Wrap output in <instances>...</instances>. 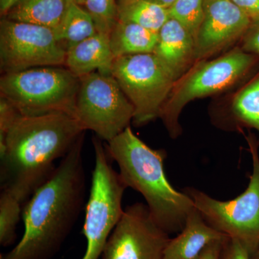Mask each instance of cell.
Listing matches in <instances>:
<instances>
[{
  "instance_id": "6da1fadb",
  "label": "cell",
  "mask_w": 259,
  "mask_h": 259,
  "mask_svg": "<svg viewBox=\"0 0 259 259\" xmlns=\"http://www.w3.org/2000/svg\"><path fill=\"white\" fill-rule=\"evenodd\" d=\"M84 135L24 204L23 237L14 248L2 253L0 259H51L61 249L84 204Z\"/></svg>"
},
{
  "instance_id": "7a4b0ae2",
  "label": "cell",
  "mask_w": 259,
  "mask_h": 259,
  "mask_svg": "<svg viewBox=\"0 0 259 259\" xmlns=\"http://www.w3.org/2000/svg\"><path fill=\"white\" fill-rule=\"evenodd\" d=\"M85 130L65 113L20 115L0 150L1 187L25 204L49 178Z\"/></svg>"
},
{
  "instance_id": "3957f363",
  "label": "cell",
  "mask_w": 259,
  "mask_h": 259,
  "mask_svg": "<svg viewBox=\"0 0 259 259\" xmlns=\"http://www.w3.org/2000/svg\"><path fill=\"white\" fill-rule=\"evenodd\" d=\"M107 144V152L119 166L124 183L142 194L155 222L169 235L180 233L195 207L190 196L168 182L166 151L150 148L131 127Z\"/></svg>"
},
{
  "instance_id": "277c9868",
  "label": "cell",
  "mask_w": 259,
  "mask_h": 259,
  "mask_svg": "<svg viewBox=\"0 0 259 259\" xmlns=\"http://www.w3.org/2000/svg\"><path fill=\"white\" fill-rule=\"evenodd\" d=\"M79 84L80 78L65 66L33 68L2 75L0 95L22 115L65 113L75 117Z\"/></svg>"
},
{
  "instance_id": "5b68a950",
  "label": "cell",
  "mask_w": 259,
  "mask_h": 259,
  "mask_svg": "<svg viewBox=\"0 0 259 259\" xmlns=\"http://www.w3.org/2000/svg\"><path fill=\"white\" fill-rule=\"evenodd\" d=\"M245 138L253 170L243 193L231 200L221 201L194 187H186L182 191L190 196L209 226L236 240L251 257L259 246V144L253 134Z\"/></svg>"
},
{
  "instance_id": "8992f818",
  "label": "cell",
  "mask_w": 259,
  "mask_h": 259,
  "mask_svg": "<svg viewBox=\"0 0 259 259\" xmlns=\"http://www.w3.org/2000/svg\"><path fill=\"white\" fill-rule=\"evenodd\" d=\"M95 168L86 205L83 234L87 248L81 259H100L107 240L120 221L127 186L112 166V158L102 140L93 138Z\"/></svg>"
},
{
  "instance_id": "52a82bcc",
  "label": "cell",
  "mask_w": 259,
  "mask_h": 259,
  "mask_svg": "<svg viewBox=\"0 0 259 259\" xmlns=\"http://www.w3.org/2000/svg\"><path fill=\"white\" fill-rule=\"evenodd\" d=\"M253 62L251 54L237 49L214 60L197 65L179 79L160 115L172 139L182 133L179 117L189 102L226 90L243 77Z\"/></svg>"
},
{
  "instance_id": "ba28073f",
  "label": "cell",
  "mask_w": 259,
  "mask_h": 259,
  "mask_svg": "<svg viewBox=\"0 0 259 259\" xmlns=\"http://www.w3.org/2000/svg\"><path fill=\"white\" fill-rule=\"evenodd\" d=\"M111 75L134 106L138 127L160 117L177 82L153 53L116 58Z\"/></svg>"
},
{
  "instance_id": "9c48e42d",
  "label": "cell",
  "mask_w": 259,
  "mask_h": 259,
  "mask_svg": "<svg viewBox=\"0 0 259 259\" xmlns=\"http://www.w3.org/2000/svg\"><path fill=\"white\" fill-rule=\"evenodd\" d=\"M134 107L111 74L98 71L80 77L75 117L85 131L109 143L134 120Z\"/></svg>"
},
{
  "instance_id": "30bf717a",
  "label": "cell",
  "mask_w": 259,
  "mask_h": 259,
  "mask_svg": "<svg viewBox=\"0 0 259 259\" xmlns=\"http://www.w3.org/2000/svg\"><path fill=\"white\" fill-rule=\"evenodd\" d=\"M66 54L53 29L5 18L0 22L2 74L45 66H65Z\"/></svg>"
},
{
  "instance_id": "8fae6325",
  "label": "cell",
  "mask_w": 259,
  "mask_h": 259,
  "mask_svg": "<svg viewBox=\"0 0 259 259\" xmlns=\"http://www.w3.org/2000/svg\"><path fill=\"white\" fill-rule=\"evenodd\" d=\"M169 234L158 226L148 206L136 202L124 209L109 237L102 259H163Z\"/></svg>"
},
{
  "instance_id": "7c38bea8",
  "label": "cell",
  "mask_w": 259,
  "mask_h": 259,
  "mask_svg": "<svg viewBox=\"0 0 259 259\" xmlns=\"http://www.w3.org/2000/svg\"><path fill=\"white\" fill-rule=\"evenodd\" d=\"M251 23L231 0H204V18L194 39V60H202L243 36Z\"/></svg>"
},
{
  "instance_id": "4fadbf2b",
  "label": "cell",
  "mask_w": 259,
  "mask_h": 259,
  "mask_svg": "<svg viewBox=\"0 0 259 259\" xmlns=\"http://www.w3.org/2000/svg\"><path fill=\"white\" fill-rule=\"evenodd\" d=\"M153 54L176 81L185 76L194 60V37L178 21L169 18L158 32Z\"/></svg>"
},
{
  "instance_id": "5bb4252c",
  "label": "cell",
  "mask_w": 259,
  "mask_h": 259,
  "mask_svg": "<svg viewBox=\"0 0 259 259\" xmlns=\"http://www.w3.org/2000/svg\"><path fill=\"white\" fill-rule=\"evenodd\" d=\"M114 60L110 38L97 32L66 51L65 67L79 78L95 71L111 74Z\"/></svg>"
},
{
  "instance_id": "9a60e30c",
  "label": "cell",
  "mask_w": 259,
  "mask_h": 259,
  "mask_svg": "<svg viewBox=\"0 0 259 259\" xmlns=\"http://www.w3.org/2000/svg\"><path fill=\"white\" fill-rule=\"evenodd\" d=\"M226 237L209 226L195 207L182 231L170 239L163 259H196L207 245Z\"/></svg>"
},
{
  "instance_id": "2e32d148",
  "label": "cell",
  "mask_w": 259,
  "mask_h": 259,
  "mask_svg": "<svg viewBox=\"0 0 259 259\" xmlns=\"http://www.w3.org/2000/svg\"><path fill=\"white\" fill-rule=\"evenodd\" d=\"M109 38L112 54L116 59L153 53L158 42V32L136 24L117 20Z\"/></svg>"
},
{
  "instance_id": "e0dca14e",
  "label": "cell",
  "mask_w": 259,
  "mask_h": 259,
  "mask_svg": "<svg viewBox=\"0 0 259 259\" xmlns=\"http://www.w3.org/2000/svg\"><path fill=\"white\" fill-rule=\"evenodd\" d=\"M69 0H21L4 18L54 30L63 18Z\"/></svg>"
},
{
  "instance_id": "ac0fdd59",
  "label": "cell",
  "mask_w": 259,
  "mask_h": 259,
  "mask_svg": "<svg viewBox=\"0 0 259 259\" xmlns=\"http://www.w3.org/2000/svg\"><path fill=\"white\" fill-rule=\"evenodd\" d=\"M56 40L65 50L97 33L91 15L82 6L69 0L59 25L54 30Z\"/></svg>"
},
{
  "instance_id": "d6986e66",
  "label": "cell",
  "mask_w": 259,
  "mask_h": 259,
  "mask_svg": "<svg viewBox=\"0 0 259 259\" xmlns=\"http://www.w3.org/2000/svg\"><path fill=\"white\" fill-rule=\"evenodd\" d=\"M117 18L158 32L169 19L168 9L147 0H117Z\"/></svg>"
},
{
  "instance_id": "ffe728a7",
  "label": "cell",
  "mask_w": 259,
  "mask_h": 259,
  "mask_svg": "<svg viewBox=\"0 0 259 259\" xmlns=\"http://www.w3.org/2000/svg\"><path fill=\"white\" fill-rule=\"evenodd\" d=\"M231 113L235 128L243 126L259 133V76L234 98Z\"/></svg>"
},
{
  "instance_id": "44dd1931",
  "label": "cell",
  "mask_w": 259,
  "mask_h": 259,
  "mask_svg": "<svg viewBox=\"0 0 259 259\" xmlns=\"http://www.w3.org/2000/svg\"><path fill=\"white\" fill-rule=\"evenodd\" d=\"M22 204L5 190L0 195V245L8 246L17 238V226L21 215Z\"/></svg>"
},
{
  "instance_id": "7402d4cb",
  "label": "cell",
  "mask_w": 259,
  "mask_h": 259,
  "mask_svg": "<svg viewBox=\"0 0 259 259\" xmlns=\"http://www.w3.org/2000/svg\"><path fill=\"white\" fill-rule=\"evenodd\" d=\"M168 12L169 18L183 25L195 39L204 18V0H177Z\"/></svg>"
},
{
  "instance_id": "603a6c76",
  "label": "cell",
  "mask_w": 259,
  "mask_h": 259,
  "mask_svg": "<svg viewBox=\"0 0 259 259\" xmlns=\"http://www.w3.org/2000/svg\"><path fill=\"white\" fill-rule=\"evenodd\" d=\"M84 6L93 19L97 32L110 37L118 20L117 0H86Z\"/></svg>"
},
{
  "instance_id": "cb8c5ba5",
  "label": "cell",
  "mask_w": 259,
  "mask_h": 259,
  "mask_svg": "<svg viewBox=\"0 0 259 259\" xmlns=\"http://www.w3.org/2000/svg\"><path fill=\"white\" fill-rule=\"evenodd\" d=\"M20 115L9 101L0 97V150L4 148L7 134Z\"/></svg>"
},
{
  "instance_id": "d4e9b609",
  "label": "cell",
  "mask_w": 259,
  "mask_h": 259,
  "mask_svg": "<svg viewBox=\"0 0 259 259\" xmlns=\"http://www.w3.org/2000/svg\"><path fill=\"white\" fill-rule=\"evenodd\" d=\"M220 259H250L247 250L236 240L227 236Z\"/></svg>"
},
{
  "instance_id": "484cf974",
  "label": "cell",
  "mask_w": 259,
  "mask_h": 259,
  "mask_svg": "<svg viewBox=\"0 0 259 259\" xmlns=\"http://www.w3.org/2000/svg\"><path fill=\"white\" fill-rule=\"evenodd\" d=\"M243 37V50L259 55V22L251 23Z\"/></svg>"
},
{
  "instance_id": "4316f807",
  "label": "cell",
  "mask_w": 259,
  "mask_h": 259,
  "mask_svg": "<svg viewBox=\"0 0 259 259\" xmlns=\"http://www.w3.org/2000/svg\"><path fill=\"white\" fill-rule=\"evenodd\" d=\"M251 23L259 22V0H231Z\"/></svg>"
},
{
  "instance_id": "83f0119b",
  "label": "cell",
  "mask_w": 259,
  "mask_h": 259,
  "mask_svg": "<svg viewBox=\"0 0 259 259\" xmlns=\"http://www.w3.org/2000/svg\"><path fill=\"white\" fill-rule=\"evenodd\" d=\"M226 238L211 243L204 248L203 251L196 259H220L221 251H222L223 242Z\"/></svg>"
},
{
  "instance_id": "f1b7e54d",
  "label": "cell",
  "mask_w": 259,
  "mask_h": 259,
  "mask_svg": "<svg viewBox=\"0 0 259 259\" xmlns=\"http://www.w3.org/2000/svg\"><path fill=\"white\" fill-rule=\"evenodd\" d=\"M21 0H0V13L2 16H5L15 5Z\"/></svg>"
},
{
  "instance_id": "f546056e",
  "label": "cell",
  "mask_w": 259,
  "mask_h": 259,
  "mask_svg": "<svg viewBox=\"0 0 259 259\" xmlns=\"http://www.w3.org/2000/svg\"><path fill=\"white\" fill-rule=\"evenodd\" d=\"M147 1L168 9L177 0H147Z\"/></svg>"
},
{
  "instance_id": "4dcf8cb0",
  "label": "cell",
  "mask_w": 259,
  "mask_h": 259,
  "mask_svg": "<svg viewBox=\"0 0 259 259\" xmlns=\"http://www.w3.org/2000/svg\"><path fill=\"white\" fill-rule=\"evenodd\" d=\"M250 259H259V246L258 249H257L256 251L255 252L254 254L250 257Z\"/></svg>"
},
{
  "instance_id": "1f68e13d",
  "label": "cell",
  "mask_w": 259,
  "mask_h": 259,
  "mask_svg": "<svg viewBox=\"0 0 259 259\" xmlns=\"http://www.w3.org/2000/svg\"><path fill=\"white\" fill-rule=\"evenodd\" d=\"M73 1L76 3V4L83 6V5H84L86 0H73Z\"/></svg>"
}]
</instances>
